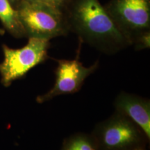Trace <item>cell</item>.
I'll list each match as a JSON object with an SVG mask.
<instances>
[{"label":"cell","mask_w":150,"mask_h":150,"mask_svg":"<svg viewBox=\"0 0 150 150\" xmlns=\"http://www.w3.org/2000/svg\"><path fill=\"white\" fill-rule=\"evenodd\" d=\"M63 13L69 31L81 42L108 54L131 45L99 0H70Z\"/></svg>","instance_id":"6da1fadb"},{"label":"cell","mask_w":150,"mask_h":150,"mask_svg":"<svg viewBox=\"0 0 150 150\" xmlns=\"http://www.w3.org/2000/svg\"><path fill=\"white\" fill-rule=\"evenodd\" d=\"M16 8L28 38L50 40L70 32L63 12L43 1L20 0Z\"/></svg>","instance_id":"7a4b0ae2"},{"label":"cell","mask_w":150,"mask_h":150,"mask_svg":"<svg viewBox=\"0 0 150 150\" xmlns=\"http://www.w3.org/2000/svg\"><path fill=\"white\" fill-rule=\"evenodd\" d=\"M91 136L98 150H134L149 141L138 125L116 111L97 124Z\"/></svg>","instance_id":"3957f363"},{"label":"cell","mask_w":150,"mask_h":150,"mask_svg":"<svg viewBox=\"0 0 150 150\" xmlns=\"http://www.w3.org/2000/svg\"><path fill=\"white\" fill-rule=\"evenodd\" d=\"M50 47V40L37 38H29L27 45L20 49H12L4 45V60L0 63L2 85L8 87L14 81L45 61L49 57Z\"/></svg>","instance_id":"277c9868"},{"label":"cell","mask_w":150,"mask_h":150,"mask_svg":"<svg viewBox=\"0 0 150 150\" xmlns=\"http://www.w3.org/2000/svg\"><path fill=\"white\" fill-rule=\"evenodd\" d=\"M104 7L131 45L150 33V0H110Z\"/></svg>","instance_id":"5b68a950"},{"label":"cell","mask_w":150,"mask_h":150,"mask_svg":"<svg viewBox=\"0 0 150 150\" xmlns=\"http://www.w3.org/2000/svg\"><path fill=\"white\" fill-rule=\"evenodd\" d=\"M79 50L74 59L58 60L54 85L46 93L37 97L38 103L43 104L59 95L73 94L80 91L86 79L97 69L98 62L90 67L83 66L79 61Z\"/></svg>","instance_id":"8992f818"},{"label":"cell","mask_w":150,"mask_h":150,"mask_svg":"<svg viewBox=\"0 0 150 150\" xmlns=\"http://www.w3.org/2000/svg\"><path fill=\"white\" fill-rule=\"evenodd\" d=\"M115 111L138 125L150 140V101L134 94L122 92L113 102Z\"/></svg>","instance_id":"52a82bcc"},{"label":"cell","mask_w":150,"mask_h":150,"mask_svg":"<svg viewBox=\"0 0 150 150\" xmlns=\"http://www.w3.org/2000/svg\"><path fill=\"white\" fill-rule=\"evenodd\" d=\"M0 20L12 35L16 38L26 36L18 11L9 0H0Z\"/></svg>","instance_id":"ba28073f"},{"label":"cell","mask_w":150,"mask_h":150,"mask_svg":"<svg viewBox=\"0 0 150 150\" xmlns=\"http://www.w3.org/2000/svg\"><path fill=\"white\" fill-rule=\"evenodd\" d=\"M61 150H98L91 134H75L63 141Z\"/></svg>","instance_id":"9c48e42d"},{"label":"cell","mask_w":150,"mask_h":150,"mask_svg":"<svg viewBox=\"0 0 150 150\" xmlns=\"http://www.w3.org/2000/svg\"><path fill=\"white\" fill-rule=\"evenodd\" d=\"M134 45H135V49L136 50L149 49L150 46V33L142 35L134 42Z\"/></svg>","instance_id":"30bf717a"},{"label":"cell","mask_w":150,"mask_h":150,"mask_svg":"<svg viewBox=\"0 0 150 150\" xmlns=\"http://www.w3.org/2000/svg\"><path fill=\"white\" fill-rule=\"evenodd\" d=\"M42 1L63 12L67 4L70 2V0H42Z\"/></svg>","instance_id":"8fae6325"},{"label":"cell","mask_w":150,"mask_h":150,"mask_svg":"<svg viewBox=\"0 0 150 150\" xmlns=\"http://www.w3.org/2000/svg\"><path fill=\"white\" fill-rule=\"evenodd\" d=\"M9 1H11V3L12 4V5L15 8H16V7L17 6V5H18L19 2L20 1V0H9Z\"/></svg>","instance_id":"7c38bea8"},{"label":"cell","mask_w":150,"mask_h":150,"mask_svg":"<svg viewBox=\"0 0 150 150\" xmlns=\"http://www.w3.org/2000/svg\"><path fill=\"white\" fill-rule=\"evenodd\" d=\"M27 1H31V2H38V1H42V0H26Z\"/></svg>","instance_id":"4fadbf2b"},{"label":"cell","mask_w":150,"mask_h":150,"mask_svg":"<svg viewBox=\"0 0 150 150\" xmlns=\"http://www.w3.org/2000/svg\"><path fill=\"white\" fill-rule=\"evenodd\" d=\"M4 33H5V30L3 29H1V28H0V35H2L4 34Z\"/></svg>","instance_id":"5bb4252c"},{"label":"cell","mask_w":150,"mask_h":150,"mask_svg":"<svg viewBox=\"0 0 150 150\" xmlns=\"http://www.w3.org/2000/svg\"><path fill=\"white\" fill-rule=\"evenodd\" d=\"M134 150H146V149H145V147H140V148H137V149H134Z\"/></svg>","instance_id":"9a60e30c"}]
</instances>
